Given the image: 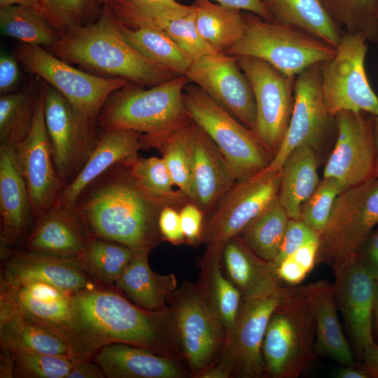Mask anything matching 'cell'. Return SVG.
Listing matches in <instances>:
<instances>
[{"instance_id":"obj_1","label":"cell","mask_w":378,"mask_h":378,"mask_svg":"<svg viewBox=\"0 0 378 378\" xmlns=\"http://www.w3.org/2000/svg\"><path fill=\"white\" fill-rule=\"evenodd\" d=\"M64 337L77 360L90 358L102 346L118 342L185 360L169 309L146 310L102 287L72 295V312Z\"/></svg>"},{"instance_id":"obj_2","label":"cell","mask_w":378,"mask_h":378,"mask_svg":"<svg viewBox=\"0 0 378 378\" xmlns=\"http://www.w3.org/2000/svg\"><path fill=\"white\" fill-rule=\"evenodd\" d=\"M165 206H173L146 191L119 164L91 183L75 208L93 237L150 252L163 240L158 219Z\"/></svg>"},{"instance_id":"obj_3","label":"cell","mask_w":378,"mask_h":378,"mask_svg":"<svg viewBox=\"0 0 378 378\" xmlns=\"http://www.w3.org/2000/svg\"><path fill=\"white\" fill-rule=\"evenodd\" d=\"M50 50L68 63L142 87H153L178 76L132 48L108 9L96 22L75 27L60 35Z\"/></svg>"},{"instance_id":"obj_4","label":"cell","mask_w":378,"mask_h":378,"mask_svg":"<svg viewBox=\"0 0 378 378\" xmlns=\"http://www.w3.org/2000/svg\"><path fill=\"white\" fill-rule=\"evenodd\" d=\"M316 324L304 286L283 288L263 339L266 377L298 378L316 357Z\"/></svg>"},{"instance_id":"obj_5","label":"cell","mask_w":378,"mask_h":378,"mask_svg":"<svg viewBox=\"0 0 378 378\" xmlns=\"http://www.w3.org/2000/svg\"><path fill=\"white\" fill-rule=\"evenodd\" d=\"M188 82L178 75L148 89L129 83L108 99L97 119L99 125L104 130L140 132L144 140L161 136L188 118L183 94Z\"/></svg>"},{"instance_id":"obj_6","label":"cell","mask_w":378,"mask_h":378,"mask_svg":"<svg viewBox=\"0 0 378 378\" xmlns=\"http://www.w3.org/2000/svg\"><path fill=\"white\" fill-rule=\"evenodd\" d=\"M241 38L224 53L265 61L281 72L296 76L306 68L331 59L336 48L298 28L243 14Z\"/></svg>"},{"instance_id":"obj_7","label":"cell","mask_w":378,"mask_h":378,"mask_svg":"<svg viewBox=\"0 0 378 378\" xmlns=\"http://www.w3.org/2000/svg\"><path fill=\"white\" fill-rule=\"evenodd\" d=\"M183 104L187 116L197 124L219 148L237 181L267 167L272 156L255 133L228 113L198 85L185 87Z\"/></svg>"},{"instance_id":"obj_8","label":"cell","mask_w":378,"mask_h":378,"mask_svg":"<svg viewBox=\"0 0 378 378\" xmlns=\"http://www.w3.org/2000/svg\"><path fill=\"white\" fill-rule=\"evenodd\" d=\"M284 286L276 283L241 298L235 320L224 346L211 364L224 368L230 377H266L262 346L270 316L279 302Z\"/></svg>"},{"instance_id":"obj_9","label":"cell","mask_w":378,"mask_h":378,"mask_svg":"<svg viewBox=\"0 0 378 378\" xmlns=\"http://www.w3.org/2000/svg\"><path fill=\"white\" fill-rule=\"evenodd\" d=\"M378 226V179L373 178L342 191L337 197L320 236L316 263L331 267L356 256Z\"/></svg>"},{"instance_id":"obj_10","label":"cell","mask_w":378,"mask_h":378,"mask_svg":"<svg viewBox=\"0 0 378 378\" xmlns=\"http://www.w3.org/2000/svg\"><path fill=\"white\" fill-rule=\"evenodd\" d=\"M190 377H197L220 353L226 328L197 282L184 281L168 301Z\"/></svg>"},{"instance_id":"obj_11","label":"cell","mask_w":378,"mask_h":378,"mask_svg":"<svg viewBox=\"0 0 378 378\" xmlns=\"http://www.w3.org/2000/svg\"><path fill=\"white\" fill-rule=\"evenodd\" d=\"M16 58L31 72L59 91L85 118L96 122L114 92L129 83L77 69L43 47L20 43Z\"/></svg>"},{"instance_id":"obj_12","label":"cell","mask_w":378,"mask_h":378,"mask_svg":"<svg viewBox=\"0 0 378 378\" xmlns=\"http://www.w3.org/2000/svg\"><path fill=\"white\" fill-rule=\"evenodd\" d=\"M367 42L360 34L344 32L335 55L322 62V93L332 117L346 111L378 116V97L365 69Z\"/></svg>"},{"instance_id":"obj_13","label":"cell","mask_w":378,"mask_h":378,"mask_svg":"<svg viewBox=\"0 0 378 378\" xmlns=\"http://www.w3.org/2000/svg\"><path fill=\"white\" fill-rule=\"evenodd\" d=\"M282 170L266 167L239 180L220 200L204 219L202 241L223 248L277 196Z\"/></svg>"},{"instance_id":"obj_14","label":"cell","mask_w":378,"mask_h":378,"mask_svg":"<svg viewBox=\"0 0 378 378\" xmlns=\"http://www.w3.org/2000/svg\"><path fill=\"white\" fill-rule=\"evenodd\" d=\"M235 57L253 92L256 106L255 134L273 158L290 119L296 76H288L256 57Z\"/></svg>"},{"instance_id":"obj_15","label":"cell","mask_w":378,"mask_h":378,"mask_svg":"<svg viewBox=\"0 0 378 378\" xmlns=\"http://www.w3.org/2000/svg\"><path fill=\"white\" fill-rule=\"evenodd\" d=\"M44 118L54 164L66 186L81 169L97 139L94 124L55 88L43 85Z\"/></svg>"},{"instance_id":"obj_16","label":"cell","mask_w":378,"mask_h":378,"mask_svg":"<svg viewBox=\"0 0 378 378\" xmlns=\"http://www.w3.org/2000/svg\"><path fill=\"white\" fill-rule=\"evenodd\" d=\"M13 149L36 220L59 202L65 187L54 164L46 127L43 85L38 94L31 129Z\"/></svg>"},{"instance_id":"obj_17","label":"cell","mask_w":378,"mask_h":378,"mask_svg":"<svg viewBox=\"0 0 378 378\" xmlns=\"http://www.w3.org/2000/svg\"><path fill=\"white\" fill-rule=\"evenodd\" d=\"M321 64H314L295 77L293 111L284 137L269 165L273 169H281L299 146L307 144L317 150L336 121L323 100Z\"/></svg>"},{"instance_id":"obj_18","label":"cell","mask_w":378,"mask_h":378,"mask_svg":"<svg viewBox=\"0 0 378 378\" xmlns=\"http://www.w3.org/2000/svg\"><path fill=\"white\" fill-rule=\"evenodd\" d=\"M184 75L255 133L253 92L235 56L224 52L204 55L193 60Z\"/></svg>"},{"instance_id":"obj_19","label":"cell","mask_w":378,"mask_h":378,"mask_svg":"<svg viewBox=\"0 0 378 378\" xmlns=\"http://www.w3.org/2000/svg\"><path fill=\"white\" fill-rule=\"evenodd\" d=\"M337 140L323 177L336 178L344 190L374 178L373 115L342 111L335 115Z\"/></svg>"},{"instance_id":"obj_20","label":"cell","mask_w":378,"mask_h":378,"mask_svg":"<svg viewBox=\"0 0 378 378\" xmlns=\"http://www.w3.org/2000/svg\"><path fill=\"white\" fill-rule=\"evenodd\" d=\"M332 269L337 307L343 316L355 354L361 359L364 350L374 342L372 314L377 281L357 255L336 263Z\"/></svg>"},{"instance_id":"obj_21","label":"cell","mask_w":378,"mask_h":378,"mask_svg":"<svg viewBox=\"0 0 378 378\" xmlns=\"http://www.w3.org/2000/svg\"><path fill=\"white\" fill-rule=\"evenodd\" d=\"M186 141L193 188L191 202L206 218L237 181L215 143L189 118L186 123Z\"/></svg>"},{"instance_id":"obj_22","label":"cell","mask_w":378,"mask_h":378,"mask_svg":"<svg viewBox=\"0 0 378 378\" xmlns=\"http://www.w3.org/2000/svg\"><path fill=\"white\" fill-rule=\"evenodd\" d=\"M31 281L48 284L72 294L98 287L76 258L28 250L13 252L6 263L4 285L16 286Z\"/></svg>"},{"instance_id":"obj_23","label":"cell","mask_w":378,"mask_h":378,"mask_svg":"<svg viewBox=\"0 0 378 378\" xmlns=\"http://www.w3.org/2000/svg\"><path fill=\"white\" fill-rule=\"evenodd\" d=\"M143 136L132 130H104L81 169L65 186L58 203L75 207L80 194L91 183L113 166L127 164L138 156L144 147Z\"/></svg>"},{"instance_id":"obj_24","label":"cell","mask_w":378,"mask_h":378,"mask_svg":"<svg viewBox=\"0 0 378 378\" xmlns=\"http://www.w3.org/2000/svg\"><path fill=\"white\" fill-rule=\"evenodd\" d=\"M92 237L75 207L57 203L36 220L23 244L28 251L76 258Z\"/></svg>"},{"instance_id":"obj_25","label":"cell","mask_w":378,"mask_h":378,"mask_svg":"<svg viewBox=\"0 0 378 378\" xmlns=\"http://www.w3.org/2000/svg\"><path fill=\"white\" fill-rule=\"evenodd\" d=\"M108 378H184L190 376L183 360L125 343H111L91 358Z\"/></svg>"},{"instance_id":"obj_26","label":"cell","mask_w":378,"mask_h":378,"mask_svg":"<svg viewBox=\"0 0 378 378\" xmlns=\"http://www.w3.org/2000/svg\"><path fill=\"white\" fill-rule=\"evenodd\" d=\"M1 253L25 237L34 219L29 192L18 167L13 146H0Z\"/></svg>"},{"instance_id":"obj_27","label":"cell","mask_w":378,"mask_h":378,"mask_svg":"<svg viewBox=\"0 0 378 378\" xmlns=\"http://www.w3.org/2000/svg\"><path fill=\"white\" fill-rule=\"evenodd\" d=\"M72 293L39 281L4 285L1 298L29 319L64 337L72 312Z\"/></svg>"},{"instance_id":"obj_28","label":"cell","mask_w":378,"mask_h":378,"mask_svg":"<svg viewBox=\"0 0 378 378\" xmlns=\"http://www.w3.org/2000/svg\"><path fill=\"white\" fill-rule=\"evenodd\" d=\"M316 324V354L341 365H356L354 352L342 331L333 285L324 280L304 286Z\"/></svg>"},{"instance_id":"obj_29","label":"cell","mask_w":378,"mask_h":378,"mask_svg":"<svg viewBox=\"0 0 378 378\" xmlns=\"http://www.w3.org/2000/svg\"><path fill=\"white\" fill-rule=\"evenodd\" d=\"M0 334L4 349L64 356L77 360L64 337L29 319L2 298Z\"/></svg>"},{"instance_id":"obj_30","label":"cell","mask_w":378,"mask_h":378,"mask_svg":"<svg viewBox=\"0 0 378 378\" xmlns=\"http://www.w3.org/2000/svg\"><path fill=\"white\" fill-rule=\"evenodd\" d=\"M149 251H138L115 284L128 299L149 311H166L168 301L178 288L174 274L153 272L148 262Z\"/></svg>"},{"instance_id":"obj_31","label":"cell","mask_w":378,"mask_h":378,"mask_svg":"<svg viewBox=\"0 0 378 378\" xmlns=\"http://www.w3.org/2000/svg\"><path fill=\"white\" fill-rule=\"evenodd\" d=\"M221 267L241 298L281 282L272 262L257 255L239 235L229 239L223 246Z\"/></svg>"},{"instance_id":"obj_32","label":"cell","mask_w":378,"mask_h":378,"mask_svg":"<svg viewBox=\"0 0 378 378\" xmlns=\"http://www.w3.org/2000/svg\"><path fill=\"white\" fill-rule=\"evenodd\" d=\"M317 167V152L307 144L298 146L286 158L277 197L290 218L300 219L301 206L318 186Z\"/></svg>"},{"instance_id":"obj_33","label":"cell","mask_w":378,"mask_h":378,"mask_svg":"<svg viewBox=\"0 0 378 378\" xmlns=\"http://www.w3.org/2000/svg\"><path fill=\"white\" fill-rule=\"evenodd\" d=\"M273 21L302 29L335 48L344 31L332 20L320 0H262Z\"/></svg>"},{"instance_id":"obj_34","label":"cell","mask_w":378,"mask_h":378,"mask_svg":"<svg viewBox=\"0 0 378 378\" xmlns=\"http://www.w3.org/2000/svg\"><path fill=\"white\" fill-rule=\"evenodd\" d=\"M119 22L132 28L146 26L165 33L193 60L216 52L199 35L195 22L193 8L186 13L164 11L134 12L121 15Z\"/></svg>"},{"instance_id":"obj_35","label":"cell","mask_w":378,"mask_h":378,"mask_svg":"<svg viewBox=\"0 0 378 378\" xmlns=\"http://www.w3.org/2000/svg\"><path fill=\"white\" fill-rule=\"evenodd\" d=\"M223 248L206 246L199 260V284L227 332L232 327L239 311L241 295L224 274L221 267Z\"/></svg>"},{"instance_id":"obj_36","label":"cell","mask_w":378,"mask_h":378,"mask_svg":"<svg viewBox=\"0 0 378 378\" xmlns=\"http://www.w3.org/2000/svg\"><path fill=\"white\" fill-rule=\"evenodd\" d=\"M192 6L199 35L216 52H225L241 38L244 19L240 10L211 0H195Z\"/></svg>"},{"instance_id":"obj_37","label":"cell","mask_w":378,"mask_h":378,"mask_svg":"<svg viewBox=\"0 0 378 378\" xmlns=\"http://www.w3.org/2000/svg\"><path fill=\"white\" fill-rule=\"evenodd\" d=\"M118 23L123 37L132 48L175 74L184 75L192 64V57L163 31L146 26L130 28Z\"/></svg>"},{"instance_id":"obj_38","label":"cell","mask_w":378,"mask_h":378,"mask_svg":"<svg viewBox=\"0 0 378 378\" xmlns=\"http://www.w3.org/2000/svg\"><path fill=\"white\" fill-rule=\"evenodd\" d=\"M135 253L120 243L92 237L84 251L76 259L81 269L94 281L115 284Z\"/></svg>"},{"instance_id":"obj_39","label":"cell","mask_w":378,"mask_h":378,"mask_svg":"<svg viewBox=\"0 0 378 378\" xmlns=\"http://www.w3.org/2000/svg\"><path fill=\"white\" fill-rule=\"evenodd\" d=\"M289 218L276 196L238 235L257 255L273 262L279 251Z\"/></svg>"},{"instance_id":"obj_40","label":"cell","mask_w":378,"mask_h":378,"mask_svg":"<svg viewBox=\"0 0 378 378\" xmlns=\"http://www.w3.org/2000/svg\"><path fill=\"white\" fill-rule=\"evenodd\" d=\"M41 87L31 82L23 90L0 97V146H15L28 134Z\"/></svg>"},{"instance_id":"obj_41","label":"cell","mask_w":378,"mask_h":378,"mask_svg":"<svg viewBox=\"0 0 378 378\" xmlns=\"http://www.w3.org/2000/svg\"><path fill=\"white\" fill-rule=\"evenodd\" d=\"M0 28L2 34L31 46L50 48L59 37L42 12L23 6L1 7Z\"/></svg>"},{"instance_id":"obj_42","label":"cell","mask_w":378,"mask_h":378,"mask_svg":"<svg viewBox=\"0 0 378 378\" xmlns=\"http://www.w3.org/2000/svg\"><path fill=\"white\" fill-rule=\"evenodd\" d=\"M188 118L169 132L154 139L143 140L144 148L160 151L174 184L189 202L193 197L190 158L186 141Z\"/></svg>"},{"instance_id":"obj_43","label":"cell","mask_w":378,"mask_h":378,"mask_svg":"<svg viewBox=\"0 0 378 378\" xmlns=\"http://www.w3.org/2000/svg\"><path fill=\"white\" fill-rule=\"evenodd\" d=\"M332 20L345 31L378 43L377 0H320Z\"/></svg>"},{"instance_id":"obj_44","label":"cell","mask_w":378,"mask_h":378,"mask_svg":"<svg viewBox=\"0 0 378 378\" xmlns=\"http://www.w3.org/2000/svg\"><path fill=\"white\" fill-rule=\"evenodd\" d=\"M125 164L136 182L154 196L167 200L175 208L189 202L179 190H174L175 186L162 158L137 156Z\"/></svg>"},{"instance_id":"obj_45","label":"cell","mask_w":378,"mask_h":378,"mask_svg":"<svg viewBox=\"0 0 378 378\" xmlns=\"http://www.w3.org/2000/svg\"><path fill=\"white\" fill-rule=\"evenodd\" d=\"M6 351L12 357L13 377L66 378L78 360L64 356L25 351Z\"/></svg>"},{"instance_id":"obj_46","label":"cell","mask_w":378,"mask_h":378,"mask_svg":"<svg viewBox=\"0 0 378 378\" xmlns=\"http://www.w3.org/2000/svg\"><path fill=\"white\" fill-rule=\"evenodd\" d=\"M342 191L344 188L336 178L323 177L313 194L301 206L300 219L320 237L327 225L333 204Z\"/></svg>"},{"instance_id":"obj_47","label":"cell","mask_w":378,"mask_h":378,"mask_svg":"<svg viewBox=\"0 0 378 378\" xmlns=\"http://www.w3.org/2000/svg\"><path fill=\"white\" fill-rule=\"evenodd\" d=\"M43 15L60 35L81 25L91 0H40Z\"/></svg>"},{"instance_id":"obj_48","label":"cell","mask_w":378,"mask_h":378,"mask_svg":"<svg viewBox=\"0 0 378 378\" xmlns=\"http://www.w3.org/2000/svg\"><path fill=\"white\" fill-rule=\"evenodd\" d=\"M320 238L303 244L276 267L279 279L290 286L299 285L316 263Z\"/></svg>"},{"instance_id":"obj_49","label":"cell","mask_w":378,"mask_h":378,"mask_svg":"<svg viewBox=\"0 0 378 378\" xmlns=\"http://www.w3.org/2000/svg\"><path fill=\"white\" fill-rule=\"evenodd\" d=\"M320 238L319 235L301 219L289 218L278 254L272 262L278 265L307 242Z\"/></svg>"},{"instance_id":"obj_50","label":"cell","mask_w":378,"mask_h":378,"mask_svg":"<svg viewBox=\"0 0 378 378\" xmlns=\"http://www.w3.org/2000/svg\"><path fill=\"white\" fill-rule=\"evenodd\" d=\"M181 229L188 244L195 246L202 241L204 214L194 203L188 202L179 211Z\"/></svg>"},{"instance_id":"obj_51","label":"cell","mask_w":378,"mask_h":378,"mask_svg":"<svg viewBox=\"0 0 378 378\" xmlns=\"http://www.w3.org/2000/svg\"><path fill=\"white\" fill-rule=\"evenodd\" d=\"M107 4L111 7L135 10L186 12L190 9V6L183 5L176 0H109Z\"/></svg>"},{"instance_id":"obj_52","label":"cell","mask_w":378,"mask_h":378,"mask_svg":"<svg viewBox=\"0 0 378 378\" xmlns=\"http://www.w3.org/2000/svg\"><path fill=\"white\" fill-rule=\"evenodd\" d=\"M159 229L163 240L173 244L186 241L180 221L179 211L172 206L162 208L158 219Z\"/></svg>"},{"instance_id":"obj_53","label":"cell","mask_w":378,"mask_h":378,"mask_svg":"<svg viewBox=\"0 0 378 378\" xmlns=\"http://www.w3.org/2000/svg\"><path fill=\"white\" fill-rule=\"evenodd\" d=\"M20 69L17 58L7 53L0 56V92L1 94L10 93L18 83Z\"/></svg>"},{"instance_id":"obj_54","label":"cell","mask_w":378,"mask_h":378,"mask_svg":"<svg viewBox=\"0 0 378 378\" xmlns=\"http://www.w3.org/2000/svg\"><path fill=\"white\" fill-rule=\"evenodd\" d=\"M357 257L370 276L378 281V230H374L371 233Z\"/></svg>"},{"instance_id":"obj_55","label":"cell","mask_w":378,"mask_h":378,"mask_svg":"<svg viewBox=\"0 0 378 378\" xmlns=\"http://www.w3.org/2000/svg\"><path fill=\"white\" fill-rule=\"evenodd\" d=\"M216 3L234 8L238 10H246L248 13L255 14L260 18L268 20L273 21L272 17L262 0H211Z\"/></svg>"},{"instance_id":"obj_56","label":"cell","mask_w":378,"mask_h":378,"mask_svg":"<svg viewBox=\"0 0 378 378\" xmlns=\"http://www.w3.org/2000/svg\"><path fill=\"white\" fill-rule=\"evenodd\" d=\"M101 367L92 359L85 358L76 362L66 378H104Z\"/></svg>"},{"instance_id":"obj_57","label":"cell","mask_w":378,"mask_h":378,"mask_svg":"<svg viewBox=\"0 0 378 378\" xmlns=\"http://www.w3.org/2000/svg\"><path fill=\"white\" fill-rule=\"evenodd\" d=\"M363 368L370 378H378V344H370L363 351L361 359Z\"/></svg>"},{"instance_id":"obj_58","label":"cell","mask_w":378,"mask_h":378,"mask_svg":"<svg viewBox=\"0 0 378 378\" xmlns=\"http://www.w3.org/2000/svg\"><path fill=\"white\" fill-rule=\"evenodd\" d=\"M336 378H370L365 369L357 365H341L334 370Z\"/></svg>"},{"instance_id":"obj_59","label":"cell","mask_w":378,"mask_h":378,"mask_svg":"<svg viewBox=\"0 0 378 378\" xmlns=\"http://www.w3.org/2000/svg\"><path fill=\"white\" fill-rule=\"evenodd\" d=\"M14 5L30 7L43 13L40 0H0L1 7Z\"/></svg>"},{"instance_id":"obj_60","label":"cell","mask_w":378,"mask_h":378,"mask_svg":"<svg viewBox=\"0 0 378 378\" xmlns=\"http://www.w3.org/2000/svg\"><path fill=\"white\" fill-rule=\"evenodd\" d=\"M372 335L374 340H376L378 342V281H377V289L372 314Z\"/></svg>"},{"instance_id":"obj_61","label":"cell","mask_w":378,"mask_h":378,"mask_svg":"<svg viewBox=\"0 0 378 378\" xmlns=\"http://www.w3.org/2000/svg\"><path fill=\"white\" fill-rule=\"evenodd\" d=\"M373 130L375 150L374 178L378 179V116L373 115Z\"/></svg>"},{"instance_id":"obj_62","label":"cell","mask_w":378,"mask_h":378,"mask_svg":"<svg viewBox=\"0 0 378 378\" xmlns=\"http://www.w3.org/2000/svg\"><path fill=\"white\" fill-rule=\"evenodd\" d=\"M96 1H97L99 2H101V3L107 4L109 0H96Z\"/></svg>"},{"instance_id":"obj_63","label":"cell","mask_w":378,"mask_h":378,"mask_svg":"<svg viewBox=\"0 0 378 378\" xmlns=\"http://www.w3.org/2000/svg\"><path fill=\"white\" fill-rule=\"evenodd\" d=\"M377 18H378V0H377Z\"/></svg>"},{"instance_id":"obj_64","label":"cell","mask_w":378,"mask_h":378,"mask_svg":"<svg viewBox=\"0 0 378 378\" xmlns=\"http://www.w3.org/2000/svg\"><path fill=\"white\" fill-rule=\"evenodd\" d=\"M376 230H378V226L377 227Z\"/></svg>"}]
</instances>
